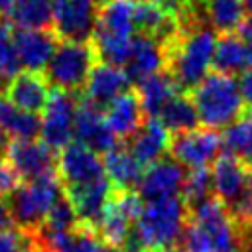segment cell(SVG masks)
<instances>
[{"label":"cell","mask_w":252,"mask_h":252,"mask_svg":"<svg viewBox=\"0 0 252 252\" xmlns=\"http://www.w3.org/2000/svg\"><path fill=\"white\" fill-rule=\"evenodd\" d=\"M217 32L201 20L197 12L179 18V30L163 43L165 71L181 93H189L199 85L213 67L217 47Z\"/></svg>","instance_id":"obj_1"},{"label":"cell","mask_w":252,"mask_h":252,"mask_svg":"<svg viewBox=\"0 0 252 252\" xmlns=\"http://www.w3.org/2000/svg\"><path fill=\"white\" fill-rule=\"evenodd\" d=\"M197 108L199 122L209 128H226L244 112V98L232 75L219 71L207 73L205 79L187 93Z\"/></svg>","instance_id":"obj_2"},{"label":"cell","mask_w":252,"mask_h":252,"mask_svg":"<svg viewBox=\"0 0 252 252\" xmlns=\"http://www.w3.org/2000/svg\"><path fill=\"white\" fill-rule=\"evenodd\" d=\"M187 217V205L179 195L144 203V209L134 222V232L130 236L146 250L159 252L179 242Z\"/></svg>","instance_id":"obj_3"},{"label":"cell","mask_w":252,"mask_h":252,"mask_svg":"<svg viewBox=\"0 0 252 252\" xmlns=\"http://www.w3.org/2000/svg\"><path fill=\"white\" fill-rule=\"evenodd\" d=\"M96 63H98V55L91 39L89 41L59 39L43 73L53 89L71 94H81Z\"/></svg>","instance_id":"obj_4"},{"label":"cell","mask_w":252,"mask_h":252,"mask_svg":"<svg viewBox=\"0 0 252 252\" xmlns=\"http://www.w3.org/2000/svg\"><path fill=\"white\" fill-rule=\"evenodd\" d=\"M63 193L59 173H47L32 181H24L18 189L6 199L14 224L24 230H35L43 224L49 209Z\"/></svg>","instance_id":"obj_5"},{"label":"cell","mask_w":252,"mask_h":252,"mask_svg":"<svg viewBox=\"0 0 252 252\" xmlns=\"http://www.w3.org/2000/svg\"><path fill=\"white\" fill-rule=\"evenodd\" d=\"M79 94L51 89L45 110L41 112V140L55 152L65 148L75 136V114Z\"/></svg>","instance_id":"obj_6"},{"label":"cell","mask_w":252,"mask_h":252,"mask_svg":"<svg viewBox=\"0 0 252 252\" xmlns=\"http://www.w3.org/2000/svg\"><path fill=\"white\" fill-rule=\"evenodd\" d=\"M220 146H222V136L219 134V130L203 126V128L171 134L169 156L183 167L197 169L211 165L220 156Z\"/></svg>","instance_id":"obj_7"},{"label":"cell","mask_w":252,"mask_h":252,"mask_svg":"<svg viewBox=\"0 0 252 252\" xmlns=\"http://www.w3.org/2000/svg\"><path fill=\"white\" fill-rule=\"evenodd\" d=\"M98 0H53V32L57 39L89 41L96 28Z\"/></svg>","instance_id":"obj_8"},{"label":"cell","mask_w":252,"mask_h":252,"mask_svg":"<svg viewBox=\"0 0 252 252\" xmlns=\"http://www.w3.org/2000/svg\"><path fill=\"white\" fill-rule=\"evenodd\" d=\"M57 173H59V179L65 191L83 187L106 175L100 156L77 140H71L65 148L59 150Z\"/></svg>","instance_id":"obj_9"},{"label":"cell","mask_w":252,"mask_h":252,"mask_svg":"<svg viewBox=\"0 0 252 252\" xmlns=\"http://www.w3.org/2000/svg\"><path fill=\"white\" fill-rule=\"evenodd\" d=\"M4 156L24 181L57 171V152L43 140H10L4 148Z\"/></svg>","instance_id":"obj_10"},{"label":"cell","mask_w":252,"mask_h":252,"mask_svg":"<svg viewBox=\"0 0 252 252\" xmlns=\"http://www.w3.org/2000/svg\"><path fill=\"white\" fill-rule=\"evenodd\" d=\"M183 177L185 171L181 163H177L173 158H161L144 169L136 193L144 203L177 197L181 193Z\"/></svg>","instance_id":"obj_11"},{"label":"cell","mask_w":252,"mask_h":252,"mask_svg":"<svg viewBox=\"0 0 252 252\" xmlns=\"http://www.w3.org/2000/svg\"><path fill=\"white\" fill-rule=\"evenodd\" d=\"M130 85L132 83L126 77L122 67H114V65L98 61L93 67V71H91V75H89V79L85 83V89H83V93L79 96L83 100L91 102L93 106H96L100 110H106V106L116 96L126 93L130 89Z\"/></svg>","instance_id":"obj_12"},{"label":"cell","mask_w":252,"mask_h":252,"mask_svg":"<svg viewBox=\"0 0 252 252\" xmlns=\"http://www.w3.org/2000/svg\"><path fill=\"white\" fill-rule=\"evenodd\" d=\"M75 138L77 142L89 146L96 154H106L118 146V138L106 124L104 110L93 106L79 96L75 114Z\"/></svg>","instance_id":"obj_13"},{"label":"cell","mask_w":252,"mask_h":252,"mask_svg":"<svg viewBox=\"0 0 252 252\" xmlns=\"http://www.w3.org/2000/svg\"><path fill=\"white\" fill-rule=\"evenodd\" d=\"M57 35L51 30H30L14 26V47L20 67L26 71H43L57 47Z\"/></svg>","instance_id":"obj_14"},{"label":"cell","mask_w":252,"mask_h":252,"mask_svg":"<svg viewBox=\"0 0 252 252\" xmlns=\"http://www.w3.org/2000/svg\"><path fill=\"white\" fill-rule=\"evenodd\" d=\"M49 81L43 71H22L6 87L4 96L22 110L41 114L49 98Z\"/></svg>","instance_id":"obj_15"},{"label":"cell","mask_w":252,"mask_h":252,"mask_svg":"<svg viewBox=\"0 0 252 252\" xmlns=\"http://www.w3.org/2000/svg\"><path fill=\"white\" fill-rule=\"evenodd\" d=\"M104 118L108 128L112 130V134L126 142L130 140L146 122V112L142 108V100L140 94L134 87H130L126 93H122L120 96H116L104 110Z\"/></svg>","instance_id":"obj_16"},{"label":"cell","mask_w":252,"mask_h":252,"mask_svg":"<svg viewBox=\"0 0 252 252\" xmlns=\"http://www.w3.org/2000/svg\"><path fill=\"white\" fill-rule=\"evenodd\" d=\"M165 67V51H163V43L142 35V33H134L132 37V45H130V53L128 59L124 63V73L130 79V83L136 87L140 81H144L146 77L161 71Z\"/></svg>","instance_id":"obj_17"},{"label":"cell","mask_w":252,"mask_h":252,"mask_svg":"<svg viewBox=\"0 0 252 252\" xmlns=\"http://www.w3.org/2000/svg\"><path fill=\"white\" fill-rule=\"evenodd\" d=\"M136 6L138 0H100L93 35L132 39L136 33Z\"/></svg>","instance_id":"obj_18"},{"label":"cell","mask_w":252,"mask_h":252,"mask_svg":"<svg viewBox=\"0 0 252 252\" xmlns=\"http://www.w3.org/2000/svg\"><path fill=\"white\" fill-rule=\"evenodd\" d=\"M169 142L171 132L161 124V120L146 118L142 128L130 140H126L124 146L144 167H148L158 159L165 158V154H169Z\"/></svg>","instance_id":"obj_19"},{"label":"cell","mask_w":252,"mask_h":252,"mask_svg":"<svg viewBox=\"0 0 252 252\" xmlns=\"http://www.w3.org/2000/svg\"><path fill=\"white\" fill-rule=\"evenodd\" d=\"M246 173H248V167L228 152L220 154L213 161V169H211L213 195L226 207V211L242 193L246 183Z\"/></svg>","instance_id":"obj_20"},{"label":"cell","mask_w":252,"mask_h":252,"mask_svg":"<svg viewBox=\"0 0 252 252\" xmlns=\"http://www.w3.org/2000/svg\"><path fill=\"white\" fill-rule=\"evenodd\" d=\"M110 191H112L110 179L104 175V177H100L96 181H91V183H87L83 187L67 189L65 195L71 199L79 220L89 224V226H93V228H96V224H98V220H100V217L104 213V207L108 203Z\"/></svg>","instance_id":"obj_21"},{"label":"cell","mask_w":252,"mask_h":252,"mask_svg":"<svg viewBox=\"0 0 252 252\" xmlns=\"http://www.w3.org/2000/svg\"><path fill=\"white\" fill-rule=\"evenodd\" d=\"M102 165L106 177L110 179L112 189H124V191L138 189V183L144 173V165L130 154L124 142L104 154Z\"/></svg>","instance_id":"obj_22"},{"label":"cell","mask_w":252,"mask_h":252,"mask_svg":"<svg viewBox=\"0 0 252 252\" xmlns=\"http://www.w3.org/2000/svg\"><path fill=\"white\" fill-rule=\"evenodd\" d=\"M252 67V45L244 43L234 33H222L217 39L215 55H213V71L224 75H242Z\"/></svg>","instance_id":"obj_23"},{"label":"cell","mask_w":252,"mask_h":252,"mask_svg":"<svg viewBox=\"0 0 252 252\" xmlns=\"http://www.w3.org/2000/svg\"><path fill=\"white\" fill-rule=\"evenodd\" d=\"M140 94V100H142V108L146 112L148 118H158V114L161 112V108L177 94L181 93L175 85V81L171 79V75L161 69L150 77H146L144 81H140L136 87H134Z\"/></svg>","instance_id":"obj_24"},{"label":"cell","mask_w":252,"mask_h":252,"mask_svg":"<svg viewBox=\"0 0 252 252\" xmlns=\"http://www.w3.org/2000/svg\"><path fill=\"white\" fill-rule=\"evenodd\" d=\"M0 128L10 140H33L41 132V116L18 108L0 94Z\"/></svg>","instance_id":"obj_25"},{"label":"cell","mask_w":252,"mask_h":252,"mask_svg":"<svg viewBox=\"0 0 252 252\" xmlns=\"http://www.w3.org/2000/svg\"><path fill=\"white\" fill-rule=\"evenodd\" d=\"M222 146L240 163L252 167V108L244 110L234 122L222 128Z\"/></svg>","instance_id":"obj_26"},{"label":"cell","mask_w":252,"mask_h":252,"mask_svg":"<svg viewBox=\"0 0 252 252\" xmlns=\"http://www.w3.org/2000/svg\"><path fill=\"white\" fill-rule=\"evenodd\" d=\"M158 118L161 120V124L171 132H187L199 126V114L197 108L191 100V96L187 93H177L158 114Z\"/></svg>","instance_id":"obj_27"},{"label":"cell","mask_w":252,"mask_h":252,"mask_svg":"<svg viewBox=\"0 0 252 252\" xmlns=\"http://www.w3.org/2000/svg\"><path fill=\"white\" fill-rule=\"evenodd\" d=\"M10 22L16 28L49 30L53 22V0H16L10 10Z\"/></svg>","instance_id":"obj_28"},{"label":"cell","mask_w":252,"mask_h":252,"mask_svg":"<svg viewBox=\"0 0 252 252\" xmlns=\"http://www.w3.org/2000/svg\"><path fill=\"white\" fill-rule=\"evenodd\" d=\"M203 16L217 33H234L244 20L240 0H209L203 4Z\"/></svg>","instance_id":"obj_29"},{"label":"cell","mask_w":252,"mask_h":252,"mask_svg":"<svg viewBox=\"0 0 252 252\" xmlns=\"http://www.w3.org/2000/svg\"><path fill=\"white\" fill-rule=\"evenodd\" d=\"M20 73V59L14 47V24L0 16V94Z\"/></svg>","instance_id":"obj_30"},{"label":"cell","mask_w":252,"mask_h":252,"mask_svg":"<svg viewBox=\"0 0 252 252\" xmlns=\"http://www.w3.org/2000/svg\"><path fill=\"white\" fill-rule=\"evenodd\" d=\"M181 199L187 205V211L193 209L195 205L203 203L205 199L213 197V179H211V171L207 167H197V169H189L183 177V185H181Z\"/></svg>","instance_id":"obj_31"},{"label":"cell","mask_w":252,"mask_h":252,"mask_svg":"<svg viewBox=\"0 0 252 252\" xmlns=\"http://www.w3.org/2000/svg\"><path fill=\"white\" fill-rule=\"evenodd\" d=\"M79 217H77V211L71 203V199L65 195V191L59 195V199L53 203V207L49 209L45 220L41 226V230H47V232H67L71 228H75L79 224Z\"/></svg>","instance_id":"obj_32"},{"label":"cell","mask_w":252,"mask_h":252,"mask_svg":"<svg viewBox=\"0 0 252 252\" xmlns=\"http://www.w3.org/2000/svg\"><path fill=\"white\" fill-rule=\"evenodd\" d=\"M228 213H230L234 224L238 226V230L252 228V167H248L244 189L238 195V199L232 203V207L228 209Z\"/></svg>","instance_id":"obj_33"},{"label":"cell","mask_w":252,"mask_h":252,"mask_svg":"<svg viewBox=\"0 0 252 252\" xmlns=\"http://www.w3.org/2000/svg\"><path fill=\"white\" fill-rule=\"evenodd\" d=\"M179 248L183 252H215L213 240L207 234V230L203 226H199L197 222H193L189 217H187V222L179 236Z\"/></svg>","instance_id":"obj_34"},{"label":"cell","mask_w":252,"mask_h":252,"mask_svg":"<svg viewBox=\"0 0 252 252\" xmlns=\"http://www.w3.org/2000/svg\"><path fill=\"white\" fill-rule=\"evenodd\" d=\"M32 244V232L18 224L0 228V252H28Z\"/></svg>","instance_id":"obj_35"},{"label":"cell","mask_w":252,"mask_h":252,"mask_svg":"<svg viewBox=\"0 0 252 252\" xmlns=\"http://www.w3.org/2000/svg\"><path fill=\"white\" fill-rule=\"evenodd\" d=\"M20 183H22V177L6 159V156L0 154V199H8L18 189Z\"/></svg>","instance_id":"obj_36"},{"label":"cell","mask_w":252,"mask_h":252,"mask_svg":"<svg viewBox=\"0 0 252 252\" xmlns=\"http://www.w3.org/2000/svg\"><path fill=\"white\" fill-rule=\"evenodd\" d=\"M142 2H152V4H158V6L165 8L167 12L175 14L177 18H181V16H185L187 12H191V10H193V8L189 6V2H187V0H142Z\"/></svg>","instance_id":"obj_37"},{"label":"cell","mask_w":252,"mask_h":252,"mask_svg":"<svg viewBox=\"0 0 252 252\" xmlns=\"http://www.w3.org/2000/svg\"><path fill=\"white\" fill-rule=\"evenodd\" d=\"M238 89H240V94H242V98H244V104H246L248 108H252V67L246 69V71L240 75Z\"/></svg>","instance_id":"obj_38"},{"label":"cell","mask_w":252,"mask_h":252,"mask_svg":"<svg viewBox=\"0 0 252 252\" xmlns=\"http://www.w3.org/2000/svg\"><path fill=\"white\" fill-rule=\"evenodd\" d=\"M238 37L244 41V43H248V45H252V18H246V20H242V24L238 26Z\"/></svg>","instance_id":"obj_39"},{"label":"cell","mask_w":252,"mask_h":252,"mask_svg":"<svg viewBox=\"0 0 252 252\" xmlns=\"http://www.w3.org/2000/svg\"><path fill=\"white\" fill-rule=\"evenodd\" d=\"M116 252H150V250H146L142 244H138V242H136V240L130 236V238L126 240V244H124L122 248H118Z\"/></svg>","instance_id":"obj_40"},{"label":"cell","mask_w":252,"mask_h":252,"mask_svg":"<svg viewBox=\"0 0 252 252\" xmlns=\"http://www.w3.org/2000/svg\"><path fill=\"white\" fill-rule=\"evenodd\" d=\"M240 240H242V252H252V228L248 230H238Z\"/></svg>","instance_id":"obj_41"},{"label":"cell","mask_w":252,"mask_h":252,"mask_svg":"<svg viewBox=\"0 0 252 252\" xmlns=\"http://www.w3.org/2000/svg\"><path fill=\"white\" fill-rule=\"evenodd\" d=\"M14 2H16V0H0V16L10 14V10H12Z\"/></svg>","instance_id":"obj_42"},{"label":"cell","mask_w":252,"mask_h":252,"mask_svg":"<svg viewBox=\"0 0 252 252\" xmlns=\"http://www.w3.org/2000/svg\"><path fill=\"white\" fill-rule=\"evenodd\" d=\"M242 4V10H244V16L252 18V0H240Z\"/></svg>","instance_id":"obj_43"},{"label":"cell","mask_w":252,"mask_h":252,"mask_svg":"<svg viewBox=\"0 0 252 252\" xmlns=\"http://www.w3.org/2000/svg\"><path fill=\"white\" fill-rule=\"evenodd\" d=\"M8 142H10V138H8L6 132L0 128V154H4V148L8 146Z\"/></svg>","instance_id":"obj_44"},{"label":"cell","mask_w":252,"mask_h":252,"mask_svg":"<svg viewBox=\"0 0 252 252\" xmlns=\"http://www.w3.org/2000/svg\"><path fill=\"white\" fill-rule=\"evenodd\" d=\"M187 2H189L191 8H195V4H205V2H209V0H187Z\"/></svg>","instance_id":"obj_45"},{"label":"cell","mask_w":252,"mask_h":252,"mask_svg":"<svg viewBox=\"0 0 252 252\" xmlns=\"http://www.w3.org/2000/svg\"><path fill=\"white\" fill-rule=\"evenodd\" d=\"M159 252H183L181 248H175V246H169V248H163V250H159Z\"/></svg>","instance_id":"obj_46"},{"label":"cell","mask_w":252,"mask_h":252,"mask_svg":"<svg viewBox=\"0 0 252 252\" xmlns=\"http://www.w3.org/2000/svg\"><path fill=\"white\" fill-rule=\"evenodd\" d=\"M106 252H116V250H112V248H108V250H106Z\"/></svg>","instance_id":"obj_47"}]
</instances>
